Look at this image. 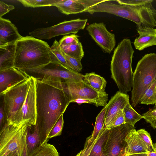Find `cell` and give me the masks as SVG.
<instances>
[{
    "label": "cell",
    "mask_w": 156,
    "mask_h": 156,
    "mask_svg": "<svg viewBox=\"0 0 156 156\" xmlns=\"http://www.w3.org/2000/svg\"><path fill=\"white\" fill-rule=\"evenodd\" d=\"M86 30L104 53L112 52L116 45L115 35L107 30L103 22L90 24L87 27Z\"/></svg>",
    "instance_id": "13"
},
{
    "label": "cell",
    "mask_w": 156,
    "mask_h": 156,
    "mask_svg": "<svg viewBox=\"0 0 156 156\" xmlns=\"http://www.w3.org/2000/svg\"><path fill=\"white\" fill-rule=\"evenodd\" d=\"M30 77L18 83L0 94L3 98L5 117L8 125H10L16 114L21 109L29 87Z\"/></svg>",
    "instance_id": "6"
},
{
    "label": "cell",
    "mask_w": 156,
    "mask_h": 156,
    "mask_svg": "<svg viewBox=\"0 0 156 156\" xmlns=\"http://www.w3.org/2000/svg\"><path fill=\"white\" fill-rule=\"evenodd\" d=\"M49 45L30 36L23 37L16 43L14 67L24 71L51 62Z\"/></svg>",
    "instance_id": "2"
},
{
    "label": "cell",
    "mask_w": 156,
    "mask_h": 156,
    "mask_svg": "<svg viewBox=\"0 0 156 156\" xmlns=\"http://www.w3.org/2000/svg\"><path fill=\"white\" fill-rule=\"evenodd\" d=\"M125 123L123 109H121L118 112L113 121L105 128L110 129Z\"/></svg>",
    "instance_id": "37"
},
{
    "label": "cell",
    "mask_w": 156,
    "mask_h": 156,
    "mask_svg": "<svg viewBox=\"0 0 156 156\" xmlns=\"http://www.w3.org/2000/svg\"><path fill=\"white\" fill-rule=\"evenodd\" d=\"M137 132L142 141L146 147L148 151L155 152L154 146L152 143L150 134L143 129H139Z\"/></svg>",
    "instance_id": "31"
},
{
    "label": "cell",
    "mask_w": 156,
    "mask_h": 156,
    "mask_svg": "<svg viewBox=\"0 0 156 156\" xmlns=\"http://www.w3.org/2000/svg\"><path fill=\"white\" fill-rule=\"evenodd\" d=\"M79 37L74 34L64 36L58 42L60 46L68 45L79 41Z\"/></svg>",
    "instance_id": "38"
},
{
    "label": "cell",
    "mask_w": 156,
    "mask_h": 156,
    "mask_svg": "<svg viewBox=\"0 0 156 156\" xmlns=\"http://www.w3.org/2000/svg\"><path fill=\"white\" fill-rule=\"evenodd\" d=\"M140 103L147 105H156V80L145 91Z\"/></svg>",
    "instance_id": "28"
},
{
    "label": "cell",
    "mask_w": 156,
    "mask_h": 156,
    "mask_svg": "<svg viewBox=\"0 0 156 156\" xmlns=\"http://www.w3.org/2000/svg\"><path fill=\"white\" fill-rule=\"evenodd\" d=\"M154 148H155V152H156V143L155 144V146H154Z\"/></svg>",
    "instance_id": "45"
},
{
    "label": "cell",
    "mask_w": 156,
    "mask_h": 156,
    "mask_svg": "<svg viewBox=\"0 0 156 156\" xmlns=\"http://www.w3.org/2000/svg\"><path fill=\"white\" fill-rule=\"evenodd\" d=\"M134 128L133 126L125 123L109 129L101 156H126L127 143L125 139L129 131Z\"/></svg>",
    "instance_id": "11"
},
{
    "label": "cell",
    "mask_w": 156,
    "mask_h": 156,
    "mask_svg": "<svg viewBox=\"0 0 156 156\" xmlns=\"http://www.w3.org/2000/svg\"><path fill=\"white\" fill-rule=\"evenodd\" d=\"M109 129L104 128L102 132L96 142L89 156H101L103 148L108 139Z\"/></svg>",
    "instance_id": "25"
},
{
    "label": "cell",
    "mask_w": 156,
    "mask_h": 156,
    "mask_svg": "<svg viewBox=\"0 0 156 156\" xmlns=\"http://www.w3.org/2000/svg\"><path fill=\"white\" fill-rule=\"evenodd\" d=\"M87 21V19L79 18L65 21L51 27L37 28L29 34L41 40H47L60 35L76 34L85 28Z\"/></svg>",
    "instance_id": "9"
},
{
    "label": "cell",
    "mask_w": 156,
    "mask_h": 156,
    "mask_svg": "<svg viewBox=\"0 0 156 156\" xmlns=\"http://www.w3.org/2000/svg\"><path fill=\"white\" fill-rule=\"evenodd\" d=\"M83 82L99 92L105 91L107 82L103 77L94 72L84 75Z\"/></svg>",
    "instance_id": "21"
},
{
    "label": "cell",
    "mask_w": 156,
    "mask_h": 156,
    "mask_svg": "<svg viewBox=\"0 0 156 156\" xmlns=\"http://www.w3.org/2000/svg\"><path fill=\"white\" fill-rule=\"evenodd\" d=\"M51 62L59 63L72 69L68 64L60 46L58 42L55 40L50 48Z\"/></svg>",
    "instance_id": "23"
},
{
    "label": "cell",
    "mask_w": 156,
    "mask_h": 156,
    "mask_svg": "<svg viewBox=\"0 0 156 156\" xmlns=\"http://www.w3.org/2000/svg\"><path fill=\"white\" fill-rule=\"evenodd\" d=\"M36 89L35 126L41 145L47 143L50 131L70 102L64 89L63 80L61 78L36 79Z\"/></svg>",
    "instance_id": "1"
},
{
    "label": "cell",
    "mask_w": 156,
    "mask_h": 156,
    "mask_svg": "<svg viewBox=\"0 0 156 156\" xmlns=\"http://www.w3.org/2000/svg\"><path fill=\"white\" fill-rule=\"evenodd\" d=\"M60 0H19L24 6L33 8L50 6L59 2Z\"/></svg>",
    "instance_id": "30"
},
{
    "label": "cell",
    "mask_w": 156,
    "mask_h": 156,
    "mask_svg": "<svg viewBox=\"0 0 156 156\" xmlns=\"http://www.w3.org/2000/svg\"><path fill=\"white\" fill-rule=\"evenodd\" d=\"M15 9L14 6L12 5L7 4L2 1H0V18L10 11Z\"/></svg>",
    "instance_id": "40"
},
{
    "label": "cell",
    "mask_w": 156,
    "mask_h": 156,
    "mask_svg": "<svg viewBox=\"0 0 156 156\" xmlns=\"http://www.w3.org/2000/svg\"><path fill=\"white\" fill-rule=\"evenodd\" d=\"M22 37L9 20L0 18V46L16 43Z\"/></svg>",
    "instance_id": "17"
},
{
    "label": "cell",
    "mask_w": 156,
    "mask_h": 156,
    "mask_svg": "<svg viewBox=\"0 0 156 156\" xmlns=\"http://www.w3.org/2000/svg\"><path fill=\"white\" fill-rule=\"evenodd\" d=\"M129 103V96L126 94L118 91L107 104L104 128L111 124L121 109H124Z\"/></svg>",
    "instance_id": "15"
},
{
    "label": "cell",
    "mask_w": 156,
    "mask_h": 156,
    "mask_svg": "<svg viewBox=\"0 0 156 156\" xmlns=\"http://www.w3.org/2000/svg\"><path fill=\"white\" fill-rule=\"evenodd\" d=\"M63 52L67 62L71 69L78 73L81 71L82 69V66L81 61L70 57Z\"/></svg>",
    "instance_id": "36"
},
{
    "label": "cell",
    "mask_w": 156,
    "mask_h": 156,
    "mask_svg": "<svg viewBox=\"0 0 156 156\" xmlns=\"http://www.w3.org/2000/svg\"><path fill=\"white\" fill-rule=\"evenodd\" d=\"M105 0H60L53 5L66 15L85 12L89 9Z\"/></svg>",
    "instance_id": "14"
},
{
    "label": "cell",
    "mask_w": 156,
    "mask_h": 156,
    "mask_svg": "<svg viewBox=\"0 0 156 156\" xmlns=\"http://www.w3.org/2000/svg\"><path fill=\"white\" fill-rule=\"evenodd\" d=\"M125 140L127 143L126 156L149 152L134 128L129 131L126 136Z\"/></svg>",
    "instance_id": "19"
},
{
    "label": "cell",
    "mask_w": 156,
    "mask_h": 156,
    "mask_svg": "<svg viewBox=\"0 0 156 156\" xmlns=\"http://www.w3.org/2000/svg\"><path fill=\"white\" fill-rule=\"evenodd\" d=\"M126 123L134 127L135 124L142 119V116L136 112L133 108L130 103L123 109Z\"/></svg>",
    "instance_id": "27"
},
{
    "label": "cell",
    "mask_w": 156,
    "mask_h": 156,
    "mask_svg": "<svg viewBox=\"0 0 156 156\" xmlns=\"http://www.w3.org/2000/svg\"><path fill=\"white\" fill-rule=\"evenodd\" d=\"M71 102H75L78 105H80L83 103H88L93 104L98 107L100 106H105L107 104L102 102L96 100L86 99L82 98H77L72 101Z\"/></svg>",
    "instance_id": "39"
},
{
    "label": "cell",
    "mask_w": 156,
    "mask_h": 156,
    "mask_svg": "<svg viewBox=\"0 0 156 156\" xmlns=\"http://www.w3.org/2000/svg\"><path fill=\"white\" fill-rule=\"evenodd\" d=\"M36 118V79L31 76L29 87L23 104L10 125L16 127L35 126Z\"/></svg>",
    "instance_id": "10"
},
{
    "label": "cell",
    "mask_w": 156,
    "mask_h": 156,
    "mask_svg": "<svg viewBox=\"0 0 156 156\" xmlns=\"http://www.w3.org/2000/svg\"><path fill=\"white\" fill-rule=\"evenodd\" d=\"M142 153L130 155L127 156H148L147 153Z\"/></svg>",
    "instance_id": "41"
},
{
    "label": "cell",
    "mask_w": 156,
    "mask_h": 156,
    "mask_svg": "<svg viewBox=\"0 0 156 156\" xmlns=\"http://www.w3.org/2000/svg\"><path fill=\"white\" fill-rule=\"evenodd\" d=\"M30 77L25 71L15 67L0 71V94L11 86L27 80Z\"/></svg>",
    "instance_id": "16"
},
{
    "label": "cell",
    "mask_w": 156,
    "mask_h": 156,
    "mask_svg": "<svg viewBox=\"0 0 156 156\" xmlns=\"http://www.w3.org/2000/svg\"><path fill=\"white\" fill-rule=\"evenodd\" d=\"M30 156H59L55 146L47 143L41 145L32 152Z\"/></svg>",
    "instance_id": "26"
},
{
    "label": "cell",
    "mask_w": 156,
    "mask_h": 156,
    "mask_svg": "<svg viewBox=\"0 0 156 156\" xmlns=\"http://www.w3.org/2000/svg\"><path fill=\"white\" fill-rule=\"evenodd\" d=\"M63 115L60 117L50 131L48 137L49 140L61 135L64 123Z\"/></svg>",
    "instance_id": "33"
},
{
    "label": "cell",
    "mask_w": 156,
    "mask_h": 156,
    "mask_svg": "<svg viewBox=\"0 0 156 156\" xmlns=\"http://www.w3.org/2000/svg\"><path fill=\"white\" fill-rule=\"evenodd\" d=\"M65 91L71 102L77 98L93 100L102 102L106 104L108 101V94L105 91L99 92L85 83L78 82L63 81Z\"/></svg>",
    "instance_id": "12"
},
{
    "label": "cell",
    "mask_w": 156,
    "mask_h": 156,
    "mask_svg": "<svg viewBox=\"0 0 156 156\" xmlns=\"http://www.w3.org/2000/svg\"><path fill=\"white\" fill-rule=\"evenodd\" d=\"M115 1L119 4L137 7L151 3L152 0H117Z\"/></svg>",
    "instance_id": "35"
},
{
    "label": "cell",
    "mask_w": 156,
    "mask_h": 156,
    "mask_svg": "<svg viewBox=\"0 0 156 156\" xmlns=\"http://www.w3.org/2000/svg\"><path fill=\"white\" fill-rule=\"evenodd\" d=\"M30 76L36 79L57 77L65 81H83L84 75L55 62L34 68L24 70Z\"/></svg>",
    "instance_id": "8"
},
{
    "label": "cell",
    "mask_w": 156,
    "mask_h": 156,
    "mask_svg": "<svg viewBox=\"0 0 156 156\" xmlns=\"http://www.w3.org/2000/svg\"><path fill=\"white\" fill-rule=\"evenodd\" d=\"M60 47L64 53L77 60L81 61L84 56V51L80 41L69 45Z\"/></svg>",
    "instance_id": "24"
},
{
    "label": "cell",
    "mask_w": 156,
    "mask_h": 156,
    "mask_svg": "<svg viewBox=\"0 0 156 156\" xmlns=\"http://www.w3.org/2000/svg\"><path fill=\"white\" fill-rule=\"evenodd\" d=\"M156 80V54L144 55L138 62L133 73L132 106L135 107L148 88Z\"/></svg>",
    "instance_id": "4"
},
{
    "label": "cell",
    "mask_w": 156,
    "mask_h": 156,
    "mask_svg": "<svg viewBox=\"0 0 156 156\" xmlns=\"http://www.w3.org/2000/svg\"><path fill=\"white\" fill-rule=\"evenodd\" d=\"M134 52L130 40L124 38L114 49L111 62V77L119 91L125 94L131 91L132 87V63Z\"/></svg>",
    "instance_id": "3"
},
{
    "label": "cell",
    "mask_w": 156,
    "mask_h": 156,
    "mask_svg": "<svg viewBox=\"0 0 156 156\" xmlns=\"http://www.w3.org/2000/svg\"><path fill=\"white\" fill-rule=\"evenodd\" d=\"M105 0L104 2L93 6L85 12L93 14L96 12L107 13L126 19L141 26L143 21L144 11L143 6L137 7L126 5H118Z\"/></svg>",
    "instance_id": "7"
},
{
    "label": "cell",
    "mask_w": 156,
    "mask_h": 156,
    "mask_svg": "<svg viewBox=\"0 0 156 156\" xmlns=\"http://www.w3.org/2000/svg\"><path fill=\"white\" fill-rule=\"evenodd\" d=\"M147 154L148 156H156V152H148Z\"/></svg>",
    "instance_id": "43"
},
{
    "label": "cell",
    "mask_w": 156,
    "mask_h": 156,
    "mask_svg": "<svg viewBox=\"0 0 156 156\" xmlns=\"http://www.w3.org/2000/svg\"><path fill=\"white\" fill-rule=\"evenodd\" d=\"M103 129L99 133L98 137L95 140H91V135L87 137L83 149L77 154L76 156H89L93 147L101 136Z\"/></svg>",
    "instance_id": "32"
},
{
    "label": "cell",
    "mask_w": 156,
    "mask_h": 156,
    "mask_svg": "<svg viewBox=\"0 0 156 156\" xmlns=\"http://www.w3.org/2000/svg\"><path fill=\"white\" fill-rule=\"evenodd\" d=\"M6 156H20L19 154L16 152H12Z\"/></svg>",
    "instance_id": "42"
},
{
    "label": "cell",
    "mask_w": 156,
    "mask_h": 156,
    "mask_svg": "<svg viewBox=\"0 0 156 156\" xmlns=\"http://www.w3.org/2000/svg\"><path fill=\"white\" fill-rule=\"evenodd\" d=\"M107 106V105L104 107L96 118L94 130L91 135V139L92 140H94L96 139L99 133L104 128L105 114Z\"/></svg>",
    "instance_id": "29"
},
{
    "label": "cell",
    "mask_w": 156,
    "mask_h": 156,
    "mask_svg": "<svg viewBox=\"0 0 156 156\" xmlns=\"http://www.w3.org/2000/svg\"><path fill=\"white\" fill-rule=\"evenodd\" d=\"M142 116V119L149 123L154 129H156V107L149 110Z\"/></svg>",
    "instance_id": "34"
},
{
    "label": "cell",
    "mask_w": 156,
    "mask_h": 156,
    "mask_svg": "<svg viewBox=\"0 0 156 156\" xmlns=\"http://www.w3.org/2000/svg\"><path fill=\"white\" fill-rule=\"evenodd\" d=\"M16 43L0 46V71L14 67Z\"/></svg>",
    "instance_id": "20"
},
{
    "label": "cell",
    "mask_w": 156,
    "mask_h": 156,
    "mask_svg": "<svg viewBox=\"0 0 156 156\" xmlns=\"http://www.w3.org/2000/svg\"><path fill=\"white\" fill-rule=\"evenodd\" d=\"M27 144L30 155L32 152L41 145L39 135L35 126L28 127Z\"/></svg>",
    "instance_id": "22"
},
{
    "label": "cell",
    "mask_w": 156,
    "mask_h": 156,
    "mask_svg": "<svg viewBox=\"0 0 156 156\" xmlns=\"http://www.w3.org/2000/svg\"><path fill=\"white\" fill-rule=\"evenodd\" d=\"M137 26L136 30L139 36L134 42L136 49L139 51L156 45V29L141 25Z\"/></svg>",
    "instance_id": "18"
},
{
    "label": "cell",
    "mask_w": 156,
    "mask_h": 156,
    "mask_svg": "<svg viewBox=\"0 0 156 156\" xmlns=\"http://www.w3.org/2000/svg\"><path fill=\"white\" fill-rule=\"evenodd\" d=\"M28 127L8 125L0 132V156L16 152L20 156H30L27 144Z\"/></svg>",
    "instance_id": "5"
},
{
    "label": "cell",
    "mask_w": 156,
    "mask_h": 156,
    "mask_svg": "<svg viewBox=\"0 0 156 156\" xmlns=\"http://www.w3.org/2000/svg\"><path fill=\"white\" fill-rule=\"evenodd\" d=\"M153 11L154 14L155 15L156 17V10H155L154 8L153 9Z\"/></svg>",
    "instance_id": "44"
}]
</instances>
